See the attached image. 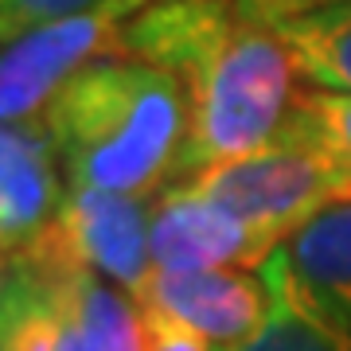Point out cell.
Masks as SVG:
<instances>
[{
  "label": "cell",
  "mask_w": 351,
  "mask_h": 351,
  "mask_svg": "<svg viewBox=\"0 0 351 351\" xmlns=\"http://www.w3.org/2000/svg\"><path fill=\"white\" fill-rule=\"evenodd\" d=\"M121 55L184 90L188 137L172 184L262 149L297 94L281 36L239 16L230 0H152L125 27Z\"/></svg>",
  "instance_id": "1"
},
{
  "label": "cell",
  "mask_w": 351,
  "mask_h": 351,
  "mask_svg": "<svg viewBox=\"0 0 351 351\" xmlns=\"http://www.w3.org/2000/svg\"><path fill=\"white\" fill-rule=\"evenodd\" d=\"M71 188L152 195L176 176L188 101L176 78L125 55L82 66L39 113Z\"/></svg>",
  "instance_id": "2"
},
{
  "label": "cell",
  "mask_w": 351,
  "mask_h": 351,
  "mask_svg": "<svg viewBox=\"0 0 351 351\" xmlns=\"http://www.w3.org/2000/svg\"><path fill=\"white\" fill-rule=\"evenodd\" d=\"M180 184V180H176ZM188 184L226 203L258 230L289 242L332 207L351 203V180L301 141L274 133L262 149L203 168Z\"/></svg>",
  "instance_id": "3"
},
{
  "label": "cell",
  "mask_w": 351,
  "mask_h": 351,
  "mask_svg": "<svg viewBox=\"0 0 351 351\" xmlns=\"http://www.w3.org/2000/svg\"><path fill=\"white\" fill-rule=\"evenodd\" d=\"M152 0H106L98 8L66 16L4 43L0 59V117L4 125L39 117L47 101L82 66L121 55V36Z\"/></svg>",
  "instance_id": "4"
},
{
  "label": "cell",
  "mask_w": 351,
  "mask_h": 351,
  "mask_svg": "<svg viewBox=\"0 0 351 351\" xmlns=\"http://www.w3.org/2000/svg\"><path fill=\"white\" fill-rule=\"evenodd\" d=\"M149 219L152 207H145V199L137 195H117V191L101 188H66L63 207L55 211L51 226L24 254L98 274L101 281L125 289L133 297L152 269Z\"/></svg>",
  "instance_id": "5"
},
{
  "label": "cell",
  "mask_w": 351,
  "mask_h": 351,
  "mask_svg": "<svg viewBox=\"0 0 351 351\" xmlns=\"http://www.w3.org/2000/svg\"><path fill=\"white\" fill-rule=\"evenodd\" d=\"M281 239L180 180L156 195L149 219L152 269H258Z\"/></svg>",
  "instance_id": "6"
},
{
  "label": "cell",
  "mask_w": 351,
  "mask_h": 351,
  "mask_svg": "<svg viewBox=\"0 0 351 351\" xmlns=\"http://www.w3.org/2000/svg\"><path fill=\"white\" fill-rule=\"evenodd\" d=\"M133 301L191 324L215 351L239 348L269 313L258 269H149Z\"/></svg>",
  "instance_id": "7"
},
{
  "label": "cell",
  "mask_w": 351,
  "mask_h": 351,
  "mask_svg": "<svg viewBox=\"0 0 351 351\" xmlns=\"http://www.w3.org/2000/svg\"><path fill=\"white\" fill-rule=\"evenodd\" d=\"M63 160L43 117H27L0 133V246L4 258L36 246L63 207Z\"/></svg>",
  "instance_id": "8"
},
{
  "label": "cell",
  "mask_w": 351,
  "mask_h": 351,
  "mask_svg": "<svg viewBox=\"0 0 351 351\" xmlns=\"http://www.w3.org/2000/svg\"><path fill=\"white\" fill-rule=\"evenodd\" d=\"M258 274L269 293V313L250 339L223 351H351V332L301 281L289 246H277L258 265Z\"/></svg>",
  "instance_id": "9"
},
{
  "label": "cell",
  "mask_w": 351,
  "mask_h": 351,
  "mask_svg": "<svg viewBox=\"0 0 351 351\" xmlns=\"http://www.w3.org/2000/svg\"><path fill=\"white\" fill-rule=\"evenodd\" d=\"M20 258L43 265L59 277L66 308L78 320L90 351H149L145 348V328H141V308L125 289L101 281L98 274H86V269H75V265L63 262H47L36 254H20Z\"/></svg>",
  "instance_id": "10"
},
{
  "label": "cell",
  "mask_w": 351,
  "mask_h": 351,
  "mask_svg": "<svg viewBox=\"0 0 351 351\" xmlns=\"http://www.w3.org/2000/svg\"><path fill=\"white\" fill-rule=\"evenodd\" d=\"M289 258L316 301L351 332V203L297 230L289 239Z\"/></svg>",
  "instance_id": "11"
},
{
  "label": "cell",
  "mask_w": 351,
  "mask_h": 351,
  "mask_svg": "<svg viewBox=\"0 0 351 351\" xmlns=\"http://www.w3.org/2000/svg\"><path fill=\"white\" fill-rule=\"evenodd\" d=\"M297 75L320 90H351V0L274 27Z\"/></svg>",
  "instance_id": "12"
},
{
  "label": "cell",
  "mask_w": 351,
  "mask_h": 351,
  "mask_svg": "<svg viewBox=\"0 0 351 351\" xmlns=\"http://www.w3.org/2000/svg\"><path fill=\"white\" fill-rule=\"evenodd\" d=\"M277 133L316 149L351 180V90H297Z\"/></svg>",
  "instance_id": "13"
},
{
  "label": "cell",
  "mask_w": 351,
  "mask_h": 351,
  "mask_svg": "<svg viewBox=\"0 0 351 351\" xmlns=\"http://www.w3.org/2000/svg\"><path fill=\"white\" fill-rule=\"evenodd\" d=\"M98 4H106V0H0V36H4V43H12L36 27L59 24L66 16H78Z\"/></svg>",
  "instance_id": "14"
},
{
  "label": "cell",
  "mask_w": 351,
  "mask_h": 351,
  "mask_svg": "<svg viewBox=\"0 0 351 351\" xmlns=\"http://www.w3.org/2000/svg\"><path fill=\"white\" fill-rule=\"evenodd\" d=\"M141 328H145V348L149 351H215L191 324L160 313V308H141Z\"/></svg>",
  "instance_id": "15"
},
{
  "label": "cell",
  "mask_w": 351,
  "mask_h": 351,
  "mask_svg": "<svg viewBox=\"0 0 351 351\" xmlns=\"http://www.w3.org/2000/svg\"><path fill=\"white\" fill-rule=\"evenodd\" d=\"M234 12L254 20L262 27H281L289 20H301L308 12H320V8H336V4H348V0H230Z\"/></svg>",
  "instance_id": "16"
}]
</instances>
